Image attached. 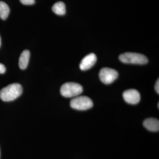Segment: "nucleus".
I'll list each match as a JSON object with an SVG mask.
<instances>
[{"label":"nucleus","mask_w":159,"mask_h":159,"mask_svg":"<svg viewBox=\"0 0 159 159\" xmlns=\"http://www.w3.org/2000/svg\"><path fill=\"white\" fill-rule=\"evenodd\" d=\"M23 93L22 87L19 84H9L0 91V99L5 102L13 101Z\"/></svg>","instance_id":"obj_1"},{"label":"nucleus","mask_w":159,"mask_h":159,"mask_svg":"<svg viewBox=\"0 0 159 159\" xmlns=\"http://www.w3.org/2000/svg\"><path fill=\"white\" fill-rule=\"evenodd\" d=\"M83 89L82 86L74 82L66 83L61 88L60 93L66 98L77 97L82 93Z\"/></svg>","instance_id":"obj_2"},{"label":"nucleus","mask_w":159,"mask_h":159,"mask_svg":"<svg viewBox=\"0 0 159 159\" xmlns=\"http://www.w3.org/2000/svg\"><path fill=\"white\" fill-rule=\"evenodd\" d=\"M119 59L124 63L143 65L147 63L148 59L143 54L133 52H126L121 54Z\"/></svg>","instance_id":"obj_3"},{"label":"nucleus","mask_w":159,"mask_h":159,"mask_svg":"<svg viewBox=\"0 0 159 159\" xmlns=\"http://www.w3.org/2000/svg\"><path fill=\"white\" fill-rule=\"evenodd\" d=\"M71 107L79 111H84L92 108L93 105V101L86 96H77L70 101Z\"/></svg>","instance_id":"obj_4"},{"label":"nucleus","mask_w":159,"mask_h":159,"mask_svg":"<svg viewBox=\"0 0 159 159\" xmlns=\"http://www.w3.org/2000/svg\"><path fill=\"white\" fill-rule=\"evenodd\" d=\"M119 74L116 70L109 68H103L99 72V77L103 83L110 84L118 78Z\"/></svg>","instance_id":"obj_5"},{"label":"nucleus","mask_w":159,"mask_h":159,"mask_svg":"<svg viewBox=\"0 0 159 159\" xmlns=\"http://www.w3.org/2000/svg\"><path fill=\"white\" fill-rule=\"evenodd\" d=\"M123 97L125 102L131 104H137L141 99L139 91L134 89L125 91L123 93Z\"/></svg>","instance_id":"obj_6"},{"label":"nucleus","mask_w":159,"mask_h":159,"mask_svg":"<svg viewBox=\"0 0 159 159\" xmlns=\"http://www.w3.org/2000/svg\"><path fill=\"white\" fill-rule=\"evenodd\" d=\"M97 60V56L95 54L93 53L89 54L81 61L80 64V68L81 70H88L95 65Z\"/></svg>","instance_id":"obj_7"},{"label":"nucleus","mask_w":159,"mask_h":159,"mask_svg":"<svg viewBox=\"0 0 159 159\" xmlns=\"http://www.w3.org/2000/svg\"><path fill=\"white\" fill-rule=\"evenodd\" d=\"M144 126L148 130L152 132L158 131L159 121L154 118H149L145 119L143 122Z\"/></svg>","instance_id":"obj_8"},{"label":"nucleus","mask_w":159,"mask_h":159,"mask_svg":"<svg viewBox=\"0 0 159 159\" xmlns=\"http://www.w3.org/2000/svg\"><path fill=\"white\" fill-rule=\"evenodd\" d=\"M30 56V51L29 50H25L22 52L19 61V65L21 70H25L28 66Z\"/></svg>","instance_id":"obj_9"},{"label":"nucleus","mask_w":159,"mask_h":159,"mask_svg":"<svg viewBox=\"0 0 159 159\" xmlns=\"http://www.w3.org/2000/svg\"><path fill=\"white\" fill-rule=\"evenodd\" d=\"M52 10L58 15H64L66 12L65 4L62 2H57L53 5Z\"/></svg>","instance_id":"obj_10"},{"label":"nucleus","mask_w":159,"mask_h":159,"mask_svg":"<svg viewBox=\"0 0 159 159\" xmlns=\"http://www.w3.org/2000/svg\"><path fill=\"white\" fill-rule=\"evenodd\" d=\"M10 9L9 6L4 2L0 1V18L2 20H5L8 17Z\"/></svg>","instance_id":"obj_11"},{"label":"nucleus","mask_w":159,"mask_h":159,"mask_svg":"<svg viewBox=\"0 0 159 159\" xmlns=\"http://www.w3.org/2000/svg\"><path fill=\"white\" fill-rule=\"evenodd\" d=\"M22 4L25 5H32L35 3V0H20Z\"/></svg>","instance_id":"obj_12"},{"label":"nucleus","mask_w":159,"mask_h":159,"mask_svg":"<svg viewBox=\"0 0 159 159\" xmlns=\"http://www.w3.org/2000/svg\"><path fill=\"white\" fill-rule=\"evenodd\" d=\"M6 71V67L2 64L0 63V74H4Z\"/></svg>","instance_id":"obj_13"},{"label":"nucleus","mask_w":159,"mask_h":159,"mask_svg":"<svg viewBox=\"0 0 159 159\" xmlns=\"http://www.w3.org/2000/svg\"><path fill=\"white\" fill-rule=\"evenodd\" d=\"M155 89L158 94H159V79L157 80L155 86Z\"/></svg>","instance_id":"obj_14"},{"label":"nucleus","mask_w":159,"mask_h":159,"mask_svg":"<svg viewBox=\"0 0 159 159\" xmlns=\"http://www.w3.org/2000/svg\"><path fill=\"white\" fill-rule=\"evenodd\" d=\"M1 37H0V47H1Z\"/></svg>","instance_id":"obj_15"}]
</instances>
